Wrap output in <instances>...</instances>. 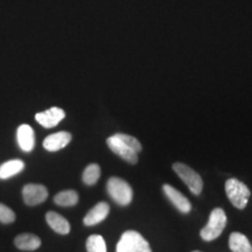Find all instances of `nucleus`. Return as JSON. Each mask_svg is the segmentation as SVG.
Wrapping results in <instances>:
<instances>
[{
  "instance_id": "obj_1",
  "label": "nucleus",
  "mask_w": 252,
  "mask_h": 252,
  "mask_svg": "<svg viewBox=\"0 0 252 252\" xmlns=\"http://www.w3.org/2000/svg\"><path fill=\"white\" fill-rule=\"evenodd\" d=\"M109 149L122 159L132 165L138 162V153L141 152V144L137 138L125 133H116L106 140Z\"/></svg>"
},
{
  "instance_id": "obj_2",
  "label": "nucleus",
  "mask_w": 252,
  "mask_h": 252,
  "mask_svg": "<svg viewBox=\"0 0 252 252\" xmlns=\"http://www.w3.org/2000/svg\"><path fill=\"white\" fill-rule=\"evenodd\" d=\"M116 252H152L149 242L134 230H127L122 235Z\"/></svg>"
},
{
  "instance_id": "obj_3",
  "label": "nucleus",
  "mask_w": 252,
  "mask_h": 252,
  "mask_svg": "<svg viewBox=\"0 0 252 252\" xmlns=\"http://www.w3.org/2000/svg\"><path fill=\"white\" fill-rule=\"evenodd\" d=\"M226 196L232 203V206L238 209H244L250 198L251 191L248 186L237 179H229L225 182Z\"/></svg>"
},
{
  "instance_id": "obj_4",
  "label": "nucleus",
  "mask_w": 252,
  "mask_h": 252,
  "mask_svg": "<svg viewBox=\"0 0 252 252\" xmlns=\"http://www.w3.org/2000/svg\"><path fill=\"white\" fill-rule=\"evenodd\" d=\"M226 225V215L224 210L220 208H215L209 216L207 225L201 230L200 235L203 241L210 242L219 238Z\"/></svg>"
},
{
  "instance_id": "obj_5",
  "label": "nucleus",
  "mask_w": 252,
  "mask_h": 252,
  "mask_svg": "<svg viewBox=\"0 0 252 252\" xmlns=\"http://www.w3.org/2000/svg\"><path fill=\"white\" fill-rule=\"evenodd\" d=\"M106 190L113 201L119 206H128L133 197L131 186L121 178H110L106 184Z\"/></svg>"
},
{
  "instance_id": "obj_6",
  "label": "nucleus",
  "mask_w": 252,
  "mask_h": 252,
  "mask_svg": "<svg viewBox=\"0 0 252 252\" xmlns=\"http://www.w3.org/2000/svg\"><path fill=\"white\" fill-rule=\"evenodd\" d=\"M173 169H174L176 174L180 176L181 180L187 185V187L191 193L194 195L201 194L203 188V181L201 176L193 168H190V167L182 162H175L173 165Z\"/></svg>"
},
{
  "instance_id": "obj_7",
  "label": "nucleus",
  "mask_w": 252,
  "mask_h": 252,
  "mask_svg": "<svg viewBox=\"0 0 252 252\" xmlns=\"http://www.w3.org/2000/svg\"><path fill=\"white\" fill-rule=\"evenodd\" d=\"M23 197L27 206L34 207L45 202L48 197V190L42 185L28 184L23 188Z\"/></svg>"
},
{
  "instance_id": "obj_8",
  "label": "nucleus",
  "mask_w": 252,
  "mask_h": 252,
  "mask_svg": "<svg viewBox=\"0 0 252 252\" xmlns=\"http://www.w3.org/2000/svg\"><path fill=\"white\" fill-rule=\"evenodd\" d=\"M163 193L167 196L171 202L174 204L176 209L179 212L187 214L191 210V204L189 202V200L185 196L184 194L180 193L178 189H175L174 187H172L171 185H163Z\"/></svg>"
},
{
  "instance_id": "obj_9",
  "label": "nucleus",
  "mask_w": 252,
  "mask_h": 252,
  "mask_svg": "<svg viewBox=\"0 0 252 252\" xmlns=\"http://www.w3.org/2000/svg\"><path fill=\"white\" fill-rule=\"evenodd\" d=\"M65 117V112L60 108H50L43 112H39L35 115L36 122L43 127L50 128L55 127L63 118Z\"/></svg>"
},
{
  "instance_id": "obj_10",
  "label": "nucleus",
  "mask_w": 252,
  "mask_h": 252,
  "mask_svg": "<svg viewBox=\"0 0 252 252\" xmlns=\"http://www.w3.org/2000/svg\"><path fill=\"white\" fill-rule=\"evenodd\" d=\"M71 140V134L69 132H56L48 135L45 140H43V147L49 152H56L64 149L67 145L70 143Z\"/></svg>"
},
{
  "instance_id": "obj_11",
  "label": "nucleus",
  "mask_w": 252,
  "mask_h": 252,
  "mask_svg": "<svg viewBox=\"0 0 252 252\" xmlns=\"http://www.w3.org/2000/svg\"><path fill=\"white\" fill-rule=\"evenodd\" d=\"M18 144L24 152H31L35 146V135L33 128L30 125L23 124L18 127L17 131Z\"/></svg>"
},
{
  "instance_id": "obj_12",
  "label": "nucleus",
  "mask_w": 252,
  "mask_h": 252,
  "mask_svg": "<svg viewBox=\"0 0 252 252\" xmlns=\"http://www.w3.org/2000/svg\"><path fill=\"white\" fill-rule=\"evenodd\" d=\"M110 206L106 202H99L94 206L89 213L84 217L83 223L87 226H93L98 224V223L103 222L109 215Z\"/></svg>"
},
{
  "instance_id": "obj_13",
  "label": "nucleus",
  "mask_w": 252,
  "mask_h": 252,
  "mask_svg": "<svg viewBox=\"0 0 252 252\" xmlns=\"http://www.w3.org/2000/svg\"><path fill=\"white\" fill-rule=\"evenodd\" d=\"M46 220L48 225L60 235H68L70 232V224L64 217L55 212L46 214Z\"/></svg>"
},
{
  "instance_id": "obj_14",
  "label": "nucleus",
  "mask_w": 252,
  "mask_h": 252,
  "mask_svg": "<svg viewBox=\"0 0 252 252\" xmlns=\"http://www.w3.org/2000/svg\"><path fill=\"white\" fill-rule=\"evenodd\" d=\"M14 245L19 250L34 251L40 248L41 239L34 234H20L14 238Z\"/></svg>"
},
{
  "instance_id": "obj_15",
  "label": "nucleus",
  "mask_w": 252,
  "mask_h": 252,
  "mask_svg": "<svg viewBox=\"0 0 252 252\" xmlns=\"http://www.w3.org/2000/svg\"><path fill=\"white\" fill-rule=\"evenodd\" d=\"M229 248L232 252H252L248 237L241 232H232L229 237Z\"/></svg>"
},
{
  "instance_id": "obj_16",
  "label": "nucleus",
  "mask_w": 252,
  "mask_h": 252,
  "mask_svg": "<svg viewBox=\"0 0 252 252\" xmlns=\"http://www.w3.org/2000/svg\"><path fill=\"white\" fill-rule=\"evenodd\" d=\"M24 168L25 163L24 161H21V160H8V161L4 162L0 166V179H1V180H5V179L12 178V176L19 174Z\"/></svg>"
},
{
  "instance_id": "obj_17",
  "label": "nucleus",
  "mask_w": 252,
  "mask_h": 252,
  "mask_svg": "<svg viewBox=\"0 0 252 252\" xmlns=\"http://www.w3.org/2000/svg\"><path fill=\"white\" fill-rule=\"evenodd\" d=\"M54 202L61 207H72L78 202V194L75 190H63L55 195Z\"/></svg>"
},
{
  "instance_id": "obj_18",
  "label": "nucleus",
  "mask_w": 252,
  "mask_h": 252,
  "mask_svg": "<svg viewBox=\"0 0 252 252\" xmlns=\"http://www.w3.org/2000/svg\"><path fill=\"white\" fill-rule=\"evenodd\" d=\"M100 176V167L97 163H90L83 172V182L88 186L97 184Z\"/></svg>"
},
{
  "instance_id": "obj_19",
  "label": "nucleus",
  "mask_w": 252,
  "mask_h": 252,
  "mask_svg": "<svg viewBox=\"0 0 252 252\" xmlns=\"http://www.w3.org/2000/svg\"><path fill=\"white\" fill-rule=\"evenodd\" d=\"M88 252H106V244L100 235H91L87 239Z\"/></svg>"
},
{
  "instance_id": "obj_20",
  "label": "nucleus",
  "mask_w": 252,
  "mask_h": 252,
  "mask_svg": "<svg viewBox=\"0 0 252 252\" xmlns=\"http://www.w3.org/2000/svg\"><path fill=\"white\" fill-rule=\"evenodd\" d=\"M15 220V213L11 208L5 206V204L0 203V222L4 224H9Z\"/></svg>"
},
{
  "instance_id": "obj_21",
  "label": "nucleus",
  "mask_w": 252,
  "mask_h": 252,
  "mask_svg": "<svg viewBox=\"0 0 252 252\" xmlns=\"http://www.w3.org/2000/svg\"><path fill=\"white\" fill-rule=\"evenodd\" d=\"M193 252H201V251H193Z\"/></svg>"
}]
</instances>
